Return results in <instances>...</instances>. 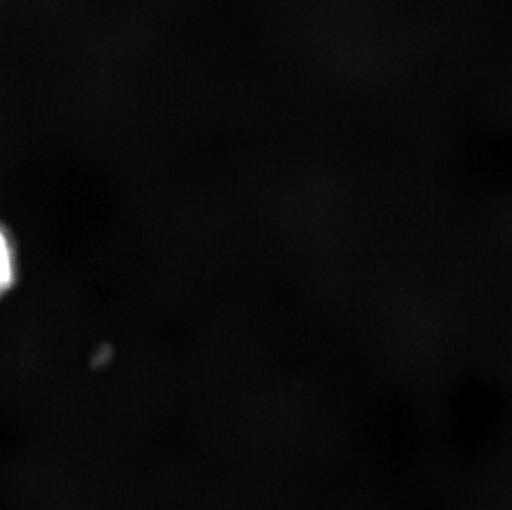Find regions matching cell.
<instances>
[{
    "label": "cell",
    "instance_id": "1",
    "mask_svg": "<svg viewBox=\"0 0 512 510\" xmlns=\"http://www.w3.org/2000/svg\"><path fill=\"white\" fill-rule=\"evenodd\" d=\"M17 251L10 232L0 224V299L9 294L17 280Z\"/></svg>",
    "mask_w": 512,
    "mask_h": 510
}]
</instances>
